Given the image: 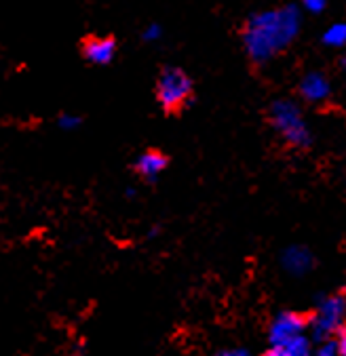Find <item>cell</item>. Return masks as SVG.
Returning <instances> with one entry per match:
<instances>
[{"label": "cell", "instance_id": "cell-1", "mask_svg": "<svg viewBox=\"0 0 346 356\" xmlns=\"http://www.w3.org/2000/svg\"><path fill=\"white\" fill-rule=\"evenodd\" d=\"M192 97V81L180 67H165L157 81V99L167 114H178Z\"/></svg>", "mask_w": 346, "mask_h": 356}, {"label": "cell", "instance_id": "cell-2", "mask_svg": "<svg viewBox=\"0 0 346 356\" xmlns=\"http://www.w3.org/2000/svg\"><path fill=\"white\" fill-rule=\"evenodd\" d=\"M313 321V314H298V312H285L276 318V323L272 325V341L288 346L294 339H298L300 331L304 327H308V323Z\"/></svg>", "mask_w": 346, "mask_h": 356}, {"label": "cell", "instance_id": "cell-5", "mask_svg": "<svg viewBox=\"0 0 346 356\" xmlns=\"http://www.w3.org/2000/svg\"><path fill=\"white\" fill-rule=\"evenodd\" d=\"M336 348H338V356H346V323L340 325L336 331Z\"/></svg>", "mask_w": 346, "mask_h": 356}, {"label": "cell", "instance_id": "cell-6", "mask_svg": "<svg viewBox=\"0 0 346 356\" xmlns=\"http://www.w3.org/2000/svg\"><path fill=\"white\" fill-rule=\"evenodd\" d=\"M262 356H294L290 346H281V343H274L272 348H268Z\"/></svg>", "mask_w": 346, "mask_h": 356}, {"label": "cell", "instance_id": "cell-3", "mask_svg": "<svg viewBox=\"0 0 346 356\" xmlns=\"http://www.w3.org/2000/svg\"><path fill=\"white\" fill-rule=\"evenodd\" d=\"M83 55L87 61L91 63H108L112 61L114 53H116V40L112 36H85L83 38Z\"/></svg>", "mask_w": 346, "mask_h": 356}, {"label": "cell", "instance_id": "cell-4", "mask_svg": "<svg viewBox=\"0 0 346 356\" xmlns=\"http://www.w3.org/2000/svg\"><path fill=\"white\" fill-rule=\"evenodd\" d=\"M167 167V156L159 150H148L135 161V171L142 177H152Z\"/></svg>", "mask_w": 346, "mask_h": 356}]
</instances>
